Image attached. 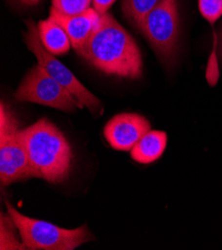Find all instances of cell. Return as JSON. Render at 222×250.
Here are the masks:
<instances>
[{"label":"cell","instance_id":"1","mask_svg":"<svg viewBox=\"0 0 222 250\" xmlns=\"http://www.w3.org/2000/svg\"><path fill=\"white\" fill-rule=\"evenodd\" d=\"M76 52L96 69L110 76L139 79L142 58L132 35L107 12L98 27Z\"/></svg>","mask_w":222,"mask_h":250},{"label":"cell","instance_id":"2","mask_svg":"<svg viewBox=\"0 0 222 250\" xmlns=\"http://www.w3.org/2000/svg\"><path fill=\"white\" fill-rule=\"evenodd\" d=\"M33 177L50 184L64 183L73 164L72 147L64 134L43 118L22 130Z\"/></svg>","mask_w":222,"mask_h":250},{"label":"cell","instance_id":"3","mask_svg":"<svg viewBox=\"0 0 222 250\" xmlns=\"http://www.w3.org/2000/svg\"><path fill=\"white\" fill-rule=\"evenodd\" d=\"M7 212L21 238L23 249L74 250L93 239L87 226L65 229L50 222L28 217L17 211L8 202Z\"/></svg>","mask_w":222,"mask_h":250},{"label":"cell","instance_id":"4","mask_svg":"<svg viewBox=\"0 0 222 250\" xmlns=\"http://www.w3.org/2000/svg\"><path fill=\"white\" fill-rule=\"evenodd\" d=\"M139 29L164 64L174 63L180 43L178 0H160L144 17Z\"/></svg>","mask_w":222,"mask_h":250},{"label":"cell","instance_id":"5","mask_svg":"<svg viewBox=\"0 0 222 250\" xmlns=\"http://www.w3.org/2000/svg\"><path fill=\"white\" fill-rule=\"evenodd\" d=\"M0 126V180L3 186L33 177L29 158L22 137V130L12 112L1 103Z\"/></svg>","mask_w":222,"mask_h":250},{"label":"cell","instance_id":"6","mask_svg":"<svg viewBox=\"0 0 222 250\" xmlns=\"http://www.w3.org/2000/svg\"><path fill=\"white\" fill-rule=\"evenodd\" d=\"M27 31L24 32V42L28 49L35 55L38 64L41 65L50 76L65 87L75 98L82 108L86 107L93 115L102 114L103 104L93 95L62 63L55 55L51 54L43 45L38 26L32 20H27Z\"/></svg>","mask_w":222,"mask_h":250},{"label":"cell","instance_id":"7","mask_svg":"<svg viewBox=\"0 0 222 250\" xmlns=\"http://www.w3.org/2000/svg\"><path fill=\"white\" fill-rule=\"evenodd\" d=\"M14 97L20 102H31L51 107L66 113L82 109L72 94L53 79L41 66H34L23 78Z\"/></svg>","mask_w":222,"mask_h":250},{"label":"cell","instance_id":"8","mask_svg":"<svg viewBox=\"0 0 222 250\" xmlns=\"http://www.w3.org/2000/svg\"><path fill=\"white\" fill-rule=\"evenodd\" d=\"M150 131L151 124L143 116L122 113L116 115L107 123L104 135L113 148L128 152Z\"/></svg>","mask_w":222,"mask_h":250},{"label":"cell","instance_id":"9","mask_svg":"<svg viewBox=\"0 0 222 250\" xmlns=\"http://www.w3.org/2000/svg\"><path fill=\"white\" fill-rule=\"evenodd\" d=\"M101 16L94 7L75 16L60 14L52 7L50 10V17L56 20L65 29L71 40L72 47L75 50L79 49L88 41L100 23Z\"/></svg>","mask_w":222,"mask_h":250},{"label":"cell","instance_id":"10","mask_svg":"<svg viewBox=\"0 0 222 250\" xmlns=\"http://www.w3.org/2000/svg\"><path fill=\"white\" fill-rule=\"evenodd\" d=\"M167 143V136L161 131L147 132L131 149V156L137 163L147 165L161 157Z\"/></svg>","mask_w":222,"mask_h":250},{"label":"cell","instance_id":"11","mask_svg":"<svg viewBox=\"0 0 222 250\" xmlns=\"http://www.w3.org/2000/svg\"><path fill=\"white\" fill-rule=\"evenodd\" d=\"M38 31L45 48L53 55L66 54L72 44L71 40L61 25L49 16L48 19L38 22Z\"/></svg>","mask_w":222,"mask_h":250},{"label":"cell","instance_id":"12","mask_svg":"<svg viewBox=\"0 0 222 250\" xmlns=\"http://www.w3.org/2000/svg\"><path fill=\"white\" fill-rule=\"evenodd\" d=\"M159 2L160 0H121V10L125 16L139 28L144 17Z\"/></svg>","mask_w":222,"mask_h":250},{"label":"cell","instance_id":"13","mask_svg":"<svg viewBox=\"0 0 222 250\" xmlns=\"http://www.w3.org/2000/svg\"><path fill=\"white\" fill-rule=\"evenodd\" d=\"M93 0H52V8L60 14L75 16L91 8Z\"/></svg>","mask_w":222,"mask_h":250},{"label":"cell","instance_id":"14","mask_svg":"<svg viewBox=\"0 0 222 250\" xmlns=\"http://www.w3.org/2000/svg\"><path fill=\"white\" fill-rule=\"evenodd\" d=\"M199 7L203 18L212 26L222 15V0H199Z\"/></svg>","mask_w":222,"mask_h":250},{"label":"cell","instance_id":"15","mask_svg":"<svg viewBox=\"0 0 222 250\" xmlns=\"http://www.w3.org/2000/svg\"><path fill=\"white\" fill-rule=\"evenodd\" d=\"M116 0H93V7L99 14H105L110 7L115 3Z\"/></svg>","mask_w":222,"mask_h":250},{"label":"cell","instance_id":"16","mask_svg":"<svg viewBox=\"0 0 222 250\" xmlns=\"http://www.w3.org/2000/svg\"><path fill=\"white\" fill-rule=\"evenodd\" d=\"M19 2H21L22 4H25L27 6H34L37 5L41 2V0H18Z\"/></svg>","mask_w":222,"mask_h":250},{"label":"cell","instance_id":"17","mask_svg":"<svg viewBox=\"0 0 222 250\" xmlns=\"http://www.w3.org/2000/svg\"><path fill=\"white\" fill-rule=\"evenodd\" d=\"M220 56L222 58V30H221V34H220V50H219Z\"/></svg>","mask_w":222,"mask_h":250}]
</instances>
